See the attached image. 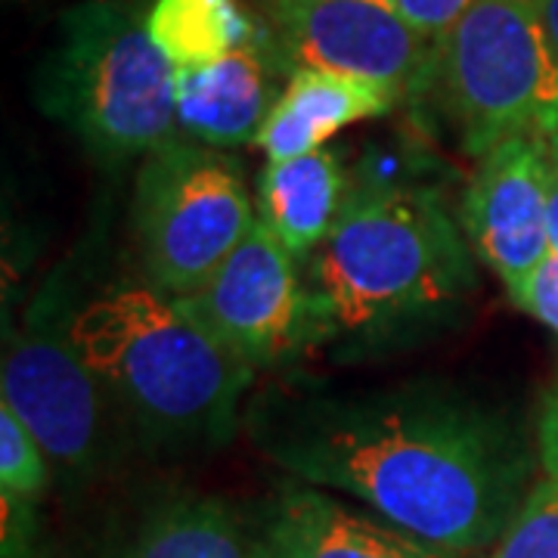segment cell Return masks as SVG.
Masks as SVG:
<instances>
[{
    "instance_id": "obj_1",
    "label": "cell",
    "mask_w": 558,
    "mask_h": 558,
    "mask_svg": "<svg viewBox=\"0 0 558 558\" xmlns=\"http://www.w3.org/2000/svg\"><path fill=\"white\" fill-rule=\"evenodd\" d=\"M242 418L282 472L453 556L494 546L534 487V450L515 422L440 385L286 381L248 400Z\"/></svg>"
},
{
    "instance_id": "obj_2",
    "label": "cell",
    "mask_w": 558,
    "mask_h": 558,
    "mask_svg": "<svg viewBox=\"0 0 558 558\" xmlns=\"http://www.w3.org/2000/svg\"><path fill=\"white\" fill-rule=\"evenodd\" d=\"M435 190H351L336 230L304 264L319 344H385L457 317L475 292V258Z\"/></svg>"
},
{
    "instance_id": "obj_3",
    "label": "cell",
    "mask_w": 558,
    "mask_h": 558,
    "mask_svg": "<svg viewBox=\"0 0 558 558\" xmlns=\"http://www.w3.org/2000/svg\"><path fill=\"white\" fill-rule=\"evenodd\" d=\"M72 339L124 425L161 450L220 447L240 428L255 369L186 301L116 279L75 301Z\"/></svg>"
},
{
    "instance_id": "obj_4",
    "label": "cell",
    "mask_w": 558,
    "mask_h": 558,
    "mask_svg": "<svg viewBox=\"0 0 558 558\" xmlns=\"http://www.w3.org/2000/svg\"><path fill=\"white\" fill-rule=\"evenodd\" d=\"M35 106L94 159H146L178 131L174 65L124 0H81L60 13L35 69Z\"/></svg>"
},
{
    "instance_id": "obj_5",
    "label": "cell",
    "mask_w": 558,
    "mask_h": 558,
    "mask_svg": "<svg viewBox=\"0 0 558 558\" xmlns=\"http://www.w3.org/2000/svg\"><path fill=\"white\" fill-rule=\"evenodd\" d=\"M432 94L472 159L509 137L558 134V50L537 0H478L440 38Z\"/></svg>"
},
{
    "instance_id": "obj_6",
    "label": "cell",
    "mask_w": 558,
    "mask_h": 558,
    "mask_svg": "<svg viewBox=\"0 0 558 558\" xmlns=\"http://www.w3.org/2000/svg\"><path fill=\"white\" fill-rule=\"evenodd\" d=\"M131 220L140 277L190 299L252 233L258 215L240 161L178 137L140 161Z\"/></svg>"
},
{
    "instance_id": "obj_7",
    "label": "cell",
    "mask_w": 558,
    "mask_h": 558,
    "mask_svg": "<svg viewBox=\"0 0 558 558\" xmlns=\"http://www.w3.org/2000/svg\"><path fill=\"white\" fill-rule=\"evenodd\" d=\"M72 311L75 299L53 277L7 336L0 388L3 403L35 432L53 472L87 481L112 453L119 410L81 357L72 339Z\"/></svg>"
},
{
    "instance_id": "obj_8",
    "label": "cell",
    "mask_w": 558,
    "mask_h": 558,
    "mask_svg": "<svg viewBox=\"0 0 558 558\" xmlns=\"http://www.w3.org/2000/svg\"><path fill=\"white\" fill-rule=\"evenodd\" d=\"M258 10L292 69L373 81L403 102L435 87L440 40L418 35L388 0H267Z\"/></svg>"
},
{
    "instance_id": "obj_9",
    "label": "cell",
    "mask_w": 558,
    "mask_h": 558,
    "mask_svg": "<svg viewBox=\"0 0 558 558\" xmlns=\"http://www.w3.org/2000/svg\"><path fill=\"white\" fill-rule=\"evenodd\" d=\"M183 301L255 373L319 344L304 264L260 220L218 274Z\"/></svg>"
},
{
    "instance_id": "obj_10",
    "label": "cell",
    "mask_w": 558,
    "mask_h": 558,
    "mask_svg": "<svg viewBox=\"0 0 558 558\" xmlns=\"http://www.w3.org/2000/svg\"><path fill=\"white\" fill-rule=\"evenodd\" d=\"M549 137H509L478 159L459 202L475 258L512 289L553 252L546 220Z\"/></svg>"
},
{
    "instance_id": "obj_11",
    "label": "cell",
    "mask_w": 558,
    "mask_h": 558,
    "mask_svg": "<svg viewBox=\"0 0 558 558\" xmlns=\"http://www.w3.org/2000/svg\"><path fill=\"white\" fill-rule=\"evenodd\" d=\"M292 72L264 22L258 38L223 60L174 72L178 131L215 149L255 143Z\"/></svg>"
},
{
    "instance_id": "obj_12",
    "label": "cell",
    "mask_w": 558,
    "mask_h": 558,
    "mask_svg": "<svg viewBox=\"0 0 558 558\" xmlns=\"http://www.w3.org/2000/svg\"><path fill=\"white\" fill-rule=\"evenodd\" d=\"M264 558H465L357 512L319 487H286L260 527Z\"/></svg>"
},
{
    "instance_id": "obj_13",
    "label": "cell",
    "mask_w": 558,
    "mask_h": 558,
    "mask_svg": "<svg viewBox=\"0 0 558 558\" xmlns=\"http://www.w3.org/2000/svg\"><path fill=\"white\" fill-rule=\"evenodd\" d=\"M395 90L373 81L295 69L282 97L264 121L255 146L264 149L267 161H286L323 149L326 140L341 134L360 121L391 116L400 106Z\"/></svg>"
},
{
    "instance_id": "obj_14",
    "label": "cell",
    "mask_w": 558,
    "mask_h": 558,
    "mask_svg": "<svg viewBox=\"0 0 558 558\" xmlns=\"http://www.w3.org/2000/svg\"><path fill=\"white\" fill-rule=\"evenodd\" d=\"M339 153L317 149L299 159L267 161L258 178V220L301 264L336 230L351 199Z\"/></svg>"
},
{
    "instance_id": "obj_15",
    "label": "cell",
    "mask_w": 558,
    "mask_h": 558,
    "mask_svg": "<svg viewBox=\"0 0 558 558\" xmlns=\"http://www.w3.org/2000/svg\"><path fill=\"white\" fill-rule=\"evenodd\" d=\"M112 558H264L260 531L215 497L153 502Z\"/></svg>"
},
{
    "instance_id": "obj_16",
    "label": "cell",
    "mask_w": 558,
    "mask_h": 558,
    "mask_svg": "<svg viewBox=\"0 0 558 558\" xmlns=\"http://www.w3.org/2000/svg\"><path fill=\"white\" fill-rule=\"evenodd\" d=\"M260 28L264 16L248 13L242 0H153L146 10V32L174 72L223 60Z\"/></svg>"
},
{
    "instance_id": "obj_17",
    "label": "cell",
    "mask_w": 558,
    "mask_h": 558,
    "mask_svg": "<svg viewBox=\"0 0 558 558\" xmlns=\"http://www.w3.org/2000/svg\"><path fill=\"white\" fill-rule=\"evenodd\" d=\"M53 478L50 457L20 413L0 400V494L38 502Z\"/></svg>"
},
{
    "instance_id": "obj_18",
    "label": "cell",
    "mask_w": 558,
    "mask_h": 558,
    "mask_svg": "<svg viewBox=\"0 0 558 558\" xmlns=\"http://www.w3.org/2000/svg\"><path fill=\"white\" fill-rule=\"evenodd\" d=\"M487 558H558V478L531 487Z\"/></svg>"
},
{
    "instance_id": "obj_19",
    "label": "cell",
    "mask_w": 558,
    "mask_h": 558,
    "mask_svg": "<svg viewBox=\"0 0 558 558\" xmlns=\"http://www.w3.org/2000/svg\"><path fill=\"white\" fill-rule=\"evenodd\" d=\"M509 299L519 304L524 314L543 323L546 329H553L558 336V255L549 252L546 258L539 260L537 267L519 279L512 289H506Z\"/></svg>"
},
{
    "instance_id": "obj_20",
    "label": "cell",
    "mask_w": 558,
    "mask_h": 558,
    "mask_svg": "<svg viewBox=\"0 0 558 558\" xmlns=\"http://www.w3.org/2000/svg\"><path fill=\"white\" fill-rule=\"evenodd\" d=\"M425 38L440 40L478 0H388Z\"/></svg>"
},
{
    "instance_id": "obj_21",
    "label": "cell",
    "mask_w": 558,
    "mask_h": 558,
    "mask_svg": "<svg viewBox=\"0 0 558 558\" xmlns=\"http://www.w3.org/2000/svg\"><path fill=\"white\" fill-rule=\"evenodd\" d=\"M35 537V502L3 494V558H25Z\"/></svg>"
},
{
    "instance_id": "obj_22",
    "label": "cell",
    "mask_w": 558,
    "mask_h": 558,
    "mask_svg": "<svg viewBox=\"0 0 558 558\" xmlns=\"http://www.w3.org/2000/svg\"><path fill=\"white\" fill-rule=\"evenodd\" d=\"M537 462L546 475L558 478V381L543 400L537 418Z\"/></svg>"
},
{
    "instance_id": "obj_23",
    "label": "cell",
    "mask_w": 558,
    "mask_h": 558,
    "mask_svg": "<svg viewBox=\"0 0 558 558\" xmlns=\"http://www.w3.org/2000/svg\"><path fill=\"white\" fill-rule=\"evenodd\" d=\"M546 220H549V245L558 255V134L549 137V156H546Z\"/></svg>"
},
{
    "instance_id": "obj_24",
    "label": "cell",
    "mask_w": 558,
    "mask_h": 558,
    "mask_svg": "<svg viewBox=\"0 0 558 558\" xmlns=\"http://www.w3.org/2000/svg\"><path fill=\"white\" fill-rule=\"evenodd\" d=\"M539 20L546 25V35L553 40V47L558 50V0H537Z\"/></svg>"
},
{
    "instance_id": "obj_25",
    "label": "cell",
    "mask_w": 558,
    "mask_h": 558,
    "mask_svg": "<svg viewBox=\"0 0 558 558\" xmlns=\"http://www.w3.org/2000/svg\"><path fill=\"white\" fill-rule=\"evenodd\" d=\"M255 3H258V7H260V3H267V0H255Z\"/></svg>"
}]
</instances>
